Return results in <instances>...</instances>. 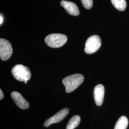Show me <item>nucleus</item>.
<instances>
[{"label": "nucleus", "instance_id": "f257e3e1", "mask_svg": "<svg viewBox=\"0 0 129 129\" xmlns=\"http://www.w3.org/2000/svg\"><path fill=\"white\" fill-rule=\"evenodd\" d=\"M84 79L83 75L80 74H73L64 78L62 82L66 87V92L73 91L83 83Z\"/></svg>", "mask_w": 129, "mask_h": 129}, {"label": "nucleus", "instance_id": "f03ea898", "mask_svg": "<svg viewBox=\"0 0 129 129\" xmlns=\"http://www.w3.org/2000/svg\"><path fill=\"white\" fill-rule=\"evenodd\" d=\"M14 78L20 81H27L31 77L29 69L23 64H16L12 70Z\"/></svg>", "mask_w": 129, "mask_h": 129}, {"label": "nucleus", "instance_id": "7ed1b4c3", "mask_svg": "<svg viewBox=\"0 0 129 129\" xmlns=\"http://www.w3.org/2000/svg\"><path fill=\"white\" fill-rule=\"evenodd\" d=\"M67 40V37L61 34H52L45 38L46 45L52 48H58L64 46Z\"/></svg>", "mask_w": 129, "mask_h": 129}, {"label": "nucleus", "instance_id": "20e7f679", "mask_svg": "<svg viewBox=\"0 0 129 129\" xmlns=\"http://www.w3.org/2000/svg\"><path fill=\"white\" fill-rule=\"evenodd\" d=\"M102 45L100 37L94 35L89 37L85 43V52L87 54H92L98 51Z\"/></svg>", "mask_w": 129, "mask_h": 129}, {"label": "nucleus", "instance_id": "39448f33", "mask_svg": "<svg viewBox=\"0 0 129 129\" xmlns=\"http://www.w3.org/2000/svg\"><path fill=\"white\" fill-rule=\"evenodd\" d=\"M13 50L9 42L3 38L0 39V57L2 60H8L13 54Z\"/></svg>", "mask_w": 129, "mask_h": 129}, {"label": "nucleus", "instance_id": "423d86ee", "mask_svg": "<svg viewBox=\"0 0 129 129\" xmlns=\"http://www.w3.org/2000/svg\"><path fill=\"white\" fill-rule=\"evenodd\" d=\"M69 112V110L68 108H64L63 109H62L58 112H57L54 115L51 117V118L46 120V121L44 122V126L46 127H47L52 124L60 122L67 116Z\"/></svg>", "mask_w": 129, "mask_h": 129}, {"label": "nucleus", "instance_id": "0eeeda50", "mask_svg": "<svg viewBox=\"0 0 129 129\" xmlns=\"http://www.w3.org/2000/svg\"><path fill=\"white\" fill-rule=\"evenodd\" d=\"M11 97L16 105L21 109H27L29 107V104L18 92L13 91L12 92Z\"/></svg>", "mask_w": 129, "mask_h": 129}, {"label": "nucleus", "instance_id": "6e6552de", "mask_svg": "<svg viewBox=\"0 0 129 129\" xmlns=\"http://www.w3.org/2000/svg\"><path fill=\"white\" fill-rule=\"evenodd\" d=\"M105 93V88L102 84L97 85L94 89V98L98 106H101L103 103Z\"/></svg>", "mask_w": 129, "mask_h": 129}, {"label": "nucleus", "instance_id": "1a4fd4ad", "mask_svg": "<svg viewBox=\"0 0 129 129\" xmlns=\"http://www.w3.org/2000/svg\"><path fill=\"white\" fill-rule=\"evenodd\" d=\"M60 4L69 14L74 16H78L79 14L78 7L74 3L67 1H62Z\"/></svg>", "mask_w": 129, "mask_h": 129}, {"label": "nucleus", "instance_id": "9d476101", "mask_svg": "<svg viewBox=\"0 0 129 129\" xmlns=\"http://www.w3.org/2000/svg\"><path fill=\"white\" fill-rule=\"evenodd\" d=\"M129 123L126 117L122 116L117 120L114 129H126Z\"/></svg>", "mask_w": 129, "mask_h": 129}, {"label": "nucleus", "instance_id": "9b49d317", "mask_svg": "<svg viewBox=\"0 0 129 129\" xmlns=\"http://www.w3.org/2000/svg\"><path fill=\"white\" fill-rule=\"evenodd\" d=\"M80 122V117L78 115H75L69 120L67 125L66 129H74L78 127Z\"/></svg>", "mask_w": 129, "mask_h": 129}, {"label": "nucleus", "instance_id": "f8f14e48", "mask_svg": "<svg viewBox=\"0 0 129 129\" xmlns=\"http://www.w3.org/2000/svg\"><path fill=\"white\" fill-rule=\"evenodd\" d=\"M111 3L117 9L123 11L126 7V2L125 0H111Z\"/></svg>", "mask_w": 129, "mask_h": 129}, {"label": "nucleus", "instance_id": "ddd939ff", "mask_svg": "<svg viewBox=\"0 0 129 129\" xmlns=\"http://www.w3.org/2000/svg\"><path fill=\"white\" fill-rule=\"evenodd\" d=\"M83 6L87 9H89L92 8L93 0H81Z\"/></svg>", "mask_w": 129, "mask_h": 129}, {"label": "nucleus", "instance_id": "4468645a", "mask_svg": "<svg viewBox=\"0 0 129 129\" xmlns=\"http://www.w3.org/2000/svg\"><path fill=\"white\" fill-rule=\"evenodd\" d=\"M0 100H2L3 99H4V93L3 91L2 90V89H0Z\"/></svg>", "mask_w": 129, "mask_h": 129}, {"label": "nucleus", "instance_id": "2eb2a0df", "mask_svg": "<svg viewBox=\"0 0 129 129\" xmlns=\"http://www.w3.org/2000/svg\"><path fill=\"white\" fill-rule=\"evenodd\" d=\"M0 20H1V21H0V24H2L3 22V16L2 15V14H1V16H0Z\"/></svg>", "mask_w": 129, "mask_h": 129}, {"label": "nucleus", "instance_id": "dca6fc26", "mask_svg": "<svg viewBox=\"0 0 129 129\" xmlns=\"http://www.w3.org/2000/svg\"><path fill=\"white\" fill-rule=\"evenodd\" d=\"M24 83H25V84H26V83H27V81H25Z\"/></svg>", "mask_w": 129, "mask_h": 129}]
</instances>
